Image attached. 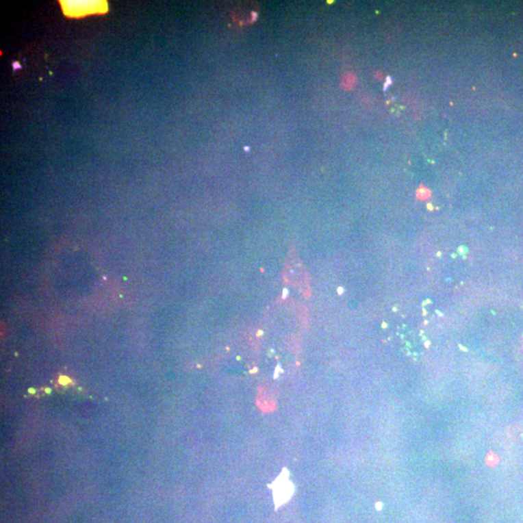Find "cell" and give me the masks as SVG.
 I'll return each instance as SVG.
<instances>
[{"instance_id": "obj_1", "label": "cell", "mask_w": 523, "mask_h": 523, "mask_svg": "<svg viewBox=\"0 0 523 523\" xmlns=\"http://www.w3.org/2000/svg\"><path fill=\"white\" fill-rule=\"evenodd\" d=\"M65 15L84 17L88 14L105 13L107 3L104 1H62Z\"/></svg>"}]
</instances>
